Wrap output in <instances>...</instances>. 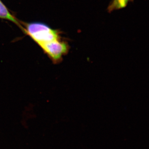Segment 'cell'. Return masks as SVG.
<instances>
[{"label":"cell","mask_w":149,"mask_h":149,"mask_svg":"<svg viewBox=\"0 0 149 149\" xmlns=\"http://www.w3.org/2000/svg\"><path fill=\"white\" fill-rule=\"evenodd\" d=\"M23 32L29 36L40 47L60 39L59 32L47 24L39 22L25 23Z\"/></svg>","instance_id":"1"},{"label":"cell","mask_w":149,"mask_h":149,"mask_svg":"<svg viewBox=\"0 0 149 149\" xmlns=\"http://www.w3.org/2000/svg\"><path fill=\"white\" fill-rule=\"evenodd\" d=\"M54 63H58L69 52V46L65 41L59 39L40 47Z\"/></svg>","instance_id":"2"},{"label":"cell","mask_w":149,"mask_h":149,"mask_svg":"<svg viewBox=\"0 0 149 149\" xmlns=\"http://www.w3.org/2000/svg\"><path fill=\"white\" fill-rule=\"evenodd\" d=\"M0 18L7 19L13 22L14 24L17 25L22 31L23 30V26L22 25L21 23L15 17L10 13L8 9L1 0H0Z\"/></svg>","instance_id":"3"},{"label":"cell","mask_w":149,"mask_h":149,"mask_svg":"<svg viewBox=\"0 0 149 149\" xmlns=\"http://www.w3.org/2000/svg\"><path fill=\"white\" fill-rule=\"evenodd\" d=\"M132 0H113L109 6L108 10L111 12L124 8Z\"/></svg>","instance_id":"4"}]
</instances>
